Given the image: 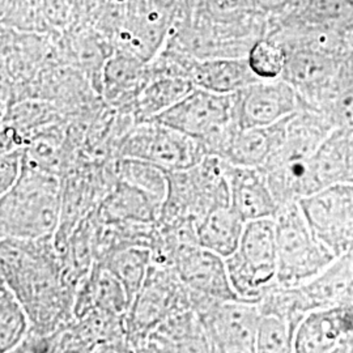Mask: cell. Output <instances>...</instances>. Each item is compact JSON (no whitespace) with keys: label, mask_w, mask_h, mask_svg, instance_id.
<instances>
[{"label":"cell","mask_w":353,"mask_h":353,"mask_svg":"<svg viewBox=\"0 0 353 353\" xmlns=\"http://www.w3.org/2000/svg\"><path fill=\"white\" fill-rule=\"evenodd\" d=\"M1 279L26 307L30 331L49 335L74 319L75 287L64 271L54 236L39 240L3 237Z\"/></svg>","instance_id":"1"},{"label":"cell","mask_w":353,"mask_h":353,"mask_svg":"<svg viewBox=\"0 0 353 353\" xmlns=\"http://www.w3.org/2000/svg\"><path fill=\"white\" fill-rule=\"evenodd\" d=\"M62 217V178L28 156L11 189L0 195V236L39 240L54 236Z\"/></svg>","instance_id":"2"},{"label":"cell","mask_w":353,"mask_h":353,"mask_svg":"<svg viewBox=\"0 0 353 353\" xmlns=\"http://www.w3.org/2000/svg\"><path fill=\"white\" fill-rule=\"evenodd\" d=\"M166 173L168 194L157 224L198 228L214 208L230 205L224 161L219 157L205 156L189 169Z\"/></svg>","instance_id":"3"},{"label":"cell","mask_w":353,"mask_h":353,"mask_svg":"<svg viewBox=\"0 0 353 353\" xmlns=\"http://www.w3.org/2000/svg\"><path fill=\"white\" fill-rule=\"evenodd\" d=\"M275 224L279 285L288 288L303 285L338 258L314 236L300 203L281 205Z\"/></svg>","instance_id":"4"},{"label":"cell","mask_w":353,"mask_h":353,"mask_svg":"<svg viewBox=\"0 0 353 353\" xmlns=\"http://www.w3.org/2000/svg\"><path fill=\"white\" fill-rule=\"evenodd\" d=\"M225 265L230 284L241 300L258 303L276 284L275 219L246 223L239 248L225 258Z\"/></svg>","instance_id":"5"},{"label":"cell","mask_w":353,"mask_h":353,"mask_svg":"<svg viewBox=\"0 0 353 353\" xmlns=\"http://www.w3.org/2000/svg\"><path fill=\"white\" fill-rule=\"evenodd\" d=\"M186 309H191L189 288L170 267L152 262L125 319L131 352H143L152 331L165 318Z\"/></svg>","instance_id":"6"},{"label":"cell","mask_w":353,"mask_h":353,"mask_svg":"<svg viewBox=\"0 0 353 353\" xmlns=\"http://www.w3.org/2000/svg\"><path fill=\"white\" fill-rule=\"evenodd\" d=\"M151 121L196 140L207 156H214L233 125V93L224 94L195 87L181 101Z\"/></svg>","instance_id":"7"},{"label":"cell","mask_w":353,"mask_h":353,"mask_svg":"<svg viewBox=\"0 0 353 353\" xmlns=\"http://www.w3.org/2000/svg\"><path fill=\"white\" fill-rule=\"evenodd\" d=\"M191 309L198 314L211 352L254 353L261 319L258 303L214 300L190 292Z\"/></svg>","instance_id":"8"},{"label":"cell","mask_w":353,"mask_h":353,"mask_svg":"<svg viewBox=\"0 0 353 353\" xmlns=\"http://www.w3.org/2000/svg\"><path fill=\"white\" fill-rule=\"evenodd\" d=\"M201 143L156 121L135 123L117 144L114 157L147 161L165 172L199 164L205 157Z\"/></svg>","instance_id":"9"},{"label":"cell","mask_w":353,"mask_h":353,"mask_svg":"<svg viewBox=\"0 0 353 353\" xmlns=\"http://www.w3.org/2000/svg\"><path fill=\"white\" fill-rule=\"evenodd\" d=\"M284 49L287 62L281 79L299 93L303 108L321 112L338 87L345 59L301 45Z\"/></svg>","instance_id":"10"},{"label":"cell","mask_w":353,"mask_h":353,"mask_svg":"<svg viewBox=\"0 0 353 353\" xmlns=\"http://www.w3.org/2000/svg\"><path fill=\"white\" fill-rule=\"evenodd\" d=\"M299 203L314 236L336 256L353 250V183L330 186Z\"/></svg>","instance_id":"11"},{"label":"cell","mask_w":353,"mask_h":353,"mask_svg":"<svg viewBox=\"0 0 353 353\" xmlns=\"http://www.w3.org/2000/svg\"><path fill=\"white\" fill-rule=\"evenodd\" d=\"M303 108L299 93L284 79H261L233 93V123L240 128L268 127Z\"/></svg>","instance_id":"12"},{"label":"cell","mask_w":353,"mask_h":353,"mask_svg":"<svg viewBox=\"0 0 353 353\" xmlns=\"http://www.w3.org/2000/svg\"><path fill=\"white\" fill-rule=\"evenodd\" d=\"M170 267L191 293L214 300H241L228 275L225 258L198 243H181L163 263Z\"/></svg>","instance_id":"13"},{"label":"cell","mask_w":353,"mask_h":353,"mask_svg":"<svg viewBox=\"0 0 353 353\" xmlns=\"http://www.w3.org/2000/svg\"><path fill=\"white\" fill-rule=\"evenodd\" d=\"M164 201L151 192L128 183L114 181L94 210L99 220L122 224H156Z\"/></svg>","instance_id":"14"},{"label":"cell","mask_w":353,"mask_h":353,"mask_svg":"<svg viewBox=\"0 0 353 353\" xmlns=\"http://www.w3.org/2000/svg\"><path fill=\"white\" fill-rule=\"evenodd\" d=\"M224 172L229 185L230 207L245 223L275 219L280 205L265 176L258 169L236 166L224 161Z\"/></svg>","instance_id":"15"},{"label":"cell","mask_w":353,"mask_h":353,"mask_svg":"<svg viewBox=\"0 0 353 353\" xmlns=\"http://www.w3.org/2000/svg\"><path fill=\"white\" fill-rule=\"evenodd\" d=\"M284 119L271 126L255 128H240L233 123L216 148L214 157L236 166L259 169L276 148Z\"/></svg>","instance_id":"16"},{"label":"cell","mask_w":353,"mask_h":353,"mask_svg":"<svg viewBox=\"0 0 353 353\" xmlns=\"http://www.w3.org/2000/svg\"><path fill=\"white\" fill-rule=\"evenodd\" d=\"M313 194L335 185L353 183V131L334 128L309 160Z\"/></svg>","instance_id":"17"},{"label":"cell","mask_w":353,"mask_h":353,"mask_svg":"<svg viewBox=\"0 0 353 353\" xmlns=\"http://www.w3.org/2000/svg\"><path fill=\"white\" fill-rule=\"evenodd\" d=\"M128 307L130 303L122 283L108 268L93 262L76 290L74 318L85 316L92 310L125 316Z\"/></svg>","instance_id":"18"},{"label":"cell","mask_w":353,"mask_h":353,"mask_svg":"<svg viewBox=\"0 0 353 353\" xmlns=\"http://www.w3.org/2000/svg\"><path fill=\"white\" fill-rule=\"evenodd\" d=\"M143 352H211L205 331L192 309L176 312L150 334Z\"/></svg>","instance_id":"19"},{"label":"cell","mask_w":353,"mask_h":353,"mask_svg":"<svg viewBox=\"0 0 353 353\" xmlns=\"http://www.w3.org/2000/svg\"><path fill=\"white\" fill-rule=\"evenodd\" d=\"M189 80L196 88L232 94L261 79L254 74L248 57H245L203 61L192 59Z\"/></svg>","instance_id":"20"},{"label":"cell","mask_w":353,"mask_h":353,"mask_svg":"<svg viewBox=\"0 0 353 353\" xmlns=\"http://www.w3.org/2000/svg\"><path fill=\"white\" fill-rule=\"evenodd\" d=\"M300 287L313 310L353 301V250Z\"/></svg>","instance_id":"21"},{"label":"cell","mask_w":353,"mask_h":353,"mask_svg":"<svg viewBox=\"0 0 353 353\" xmlns=\"http://www.w3.org/2000/svg\"><path fill=\"white\" fill-rule=\"evenodd\" d=\"M195 85L186 77L159 76L148 79L134 102L131 110L135 123L151 121L188 96Z\"/></svg>","instance_id":"22"},{"label":"cell","mask_w":353,"mask_h":353,"mask_svg":"<svg viewBox=\"0 0 353 353\" xmlns=\"http://www.w3.org/2000/svg\"><path fill=\"white\" fill-rule=\"evenodd\" d=\"M246 223L230 205L214 208L196 228L198 243L227 258L239 248Z\"/></svg>","instance_id":"23"},{"label":"cell","mask_w":353,"mask_h":353,"mask_svg":"<svg viewBox=\"0 0 353 353\" xmlns=\"http://www.w3.org/2000/svg\"><path fill=\"white\" fill-rule=\"evenodd\" d=\"M147 84V70L132 55H119L106 64L103 71V93L109 102L131 106L141 88Z\"/></svg>","instance_id":"24"},{"label":"cell","mask_w":353,"mask_h":353,"mask_svg":"<svg viewBox=\"0 0 353 353\" xmlns=\"http://www.w3.org/2000/svg\"><path fill=\"white\" fill-rule=\"evenodd\" d=\"M97 263L113 272L122 283L131 305L147 278L152 265V250L143 246H131L110 254Z\"/></svg>","instance_id":"25"},{"label":"cell","mask_w":353,"mask_h":353,"mask_svg":"<svg viewBox=\"0 0 353 353\" xmlns=\"http://www.w3.org/2000/svg\"><path fill=\"white\" fill-rule=\"evenodd\" d=\"M32 323L26 307L0 280V352L11 353L24 341Z\"/></svg>","instance_id":"26"},{"label":"cell","mask_w":353,"mask_h":353,"mask_svg":"<svg viewBox=\"0 0 353 353\" xmlns=\"http://www.w3.org/2000/svg\"><path fill=\"white\" fill-rule=\"evenodd\" d=\"M321 113L335 128L353 131V54L344 61L338 87Z\"/></svg>","instance_id":"27"},{"label":"cell","mask_w":353,"mask_h":353,"mask_svg":"<svg viewBox=\"0 0 353 353\" xmlns=\"http://www.w3.org/2000/svg\"><path fill=\"white\" fill-rule=\"evenodd\" d=\"M296 331L290 322L274 314H261L255 351L258 353L294 352Z\"/></svg>","instance_id":"28"},{"label":"cell","mask_w":353,"mask_h":353,"mask_svg":"<svg viewBox=\"0 0 353 353\" xmlns=\"http://www.w3.org/2000/svg\"><path fill=\"white\" fill-rule=\"evenodd\" d=\"M248 61L254 74L262 80L278 79L283 75L287 52L276 39H258L248 54Z\"/></svg>","instance_id":"29"},{"label":"cell","mask_w":353,"mask_h":353,"mask_svg":"<svg viewBox=\"0 0 353 353\" xmlns=\"http://www.w3.org/2000/svg\"><path fill=\"white\" fill-rule=\"evenodd\" d=\"M26 148L1 152L0 154V195L12 188L23 172Z\"/></svg>","instance_id":"30"}]
</instances>
